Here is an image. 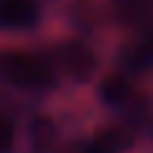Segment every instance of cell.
Listing matches in <instances>:
<instances>
[{
    "label": "cell",
    "instance_id": "cell-1",
    "mask_svg": "<svg viewBox=\"0 0 153 153\" xmlns=\"http://www.w3.org/2000/svg\"><path fill=\"white\" fill-rule=\"evenodd\" d=\"M0 74L18 89L46 92L54 87L56 69L51 59L33 51H5L0 54Z\"/></svg>",
    "mask_w": 153,
    "mask_h": 153
},
{
    "label": "cell",
    "instance_id": "cell-7",
    "mask_svg": "<svg viewBox=\"0 0 153 153\" xmlns=\"http://www.w3.org/2000/svg\"><path fill=\"white\" fill-rule=\"evenodd\" d=\"M115 8L123 18L135 21V18H143L151 10V0H115Z\"/></svg>",
    "mask_w": 153,
    "mask_h": 153
},
{
    "label": "cell",
    "instance_id": "cell-9",
    "mask_svg": "<svg viewBox=\"0 0 153 153\" xmlns=\"http://www.w3.org/2000/svg\"><path fill=\"white\" fill-rule=\"evenodd\" d=\"M148 51L153 54V36H151V41H148Z\"/></svg>",
    "mask_w": 153,
    "mask_h": 153
},
{
    "label": "cell",
    "instance_id": "cell-8",
    "mask_svg": "<svg viewBox=\"0 0 153 153\" xmlns=\"http://www.w3.org/2000/svg\"><path fill=\"white\" fill-rule=\"evenodd\" d=\"M51 138H54V125H51V120H44V117H36V120L31 123V140L36 148H44L51 143Z\"/></svg>",
    "mask_w": 153,
    "mask_h": 153
},
{
    "label": "cell",
    "instance_id": "cell-2",
    "mask_svg": "<svg viewBox=\"0 0 153 153\" xmlns=\"http://www.w3.org/2000/svg\"><path fill=\"white\" fill-rule=\"evenodd\" d=\"M51 64L59 69L64 76H69L71 82H89L97 71V56L87 44L79 41H64L54 49L51 54Z\"/></svg>",
    "mask_w": 153,
    "mask_h": 153
},
{
    "label": "cell",
    "instance_id": "cell-4",
    "mask_svg": "<svg viewBox=\"0 0 153 153\" xmlns=\"http://www.w3.org/2000/svg\"><path fill=\"white\" fill-rule=\"evenodd\" d=\"M133 146V130L128 125H105L87 140V153H125Z\"/></svg>",
    "mask_w": 153,
    "mask_h": 153
},
{
    "label": "cell",
    "instance_id": "cell-3",
    "mask_svg": "<svg viewBox=\"0 0 153 153\" xmlns=\"http://www.w3.org/2000/svg\"><path fill=\"white\" fill-rule=\"evenodd\" d=\"M38 23L36 0H0V28L3 31H26Z\"/></svg>",
    "mask_w": 153,
    "mask_h": 153
},
{
    "label": "cell",
    "instance_id": "cell-6",
    "mask_svg": "<svg viewBox=\"0 0 153 153\" xmlns=\"http://www.w3.org/2000/svg\"><path fill=\"white\" fill-rule=\"evenodd\" d=\"M18 143V130L16 123L8 117V115L0 112V153H13Z\"/></svg>",
    "mask_w": 153,
    "mask_h": 153
},
{
    "label": "cell",
    "instance_id": "cell-5",
    "mask_svg": "<svg viewBox=\"0 0 153 153\" xmlns=\"http://www.w3.org/2000/svg\"><path fill=\"white\" fill-rule=\"evenodd\" d=\"M100 97L110 107H128L135 102V87L125 74H110L100 84Z\"/></svg>",
    "mask_w": 153,
    "mask_h": 153
}]
</instances>
